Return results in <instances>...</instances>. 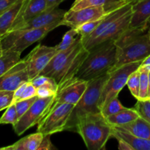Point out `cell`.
<instances>
[{"label": "cell", "instance_id": "cell-1", "mask_svg": "<svg viewBox=\"0 0 150 150\" xmlns=\"http://www.w3.org/2000/svg\"><path fill=\"white\" fill-rule=\"evenodd\" d=\"M88 53L79 35L71 46L55 54L40 75L54 78L59 86L76 76Z\"/></svg>", "mask_w": 150, "mask_h": 150}, {"label": "cell", "instance_id": "cell-2", "mask_svg": "<svg viewBox=\"0 0 150 150\" xmlns=\"http://www.w3.org/2000/svg\"><path fill=\"white\" fill-rule=\"evenodd\" d=\"M114 42L117 61L112 70L129 63L143 61L150 54L149 29L128 28Z\"/></svg>", "mask_w": 150, "mask_h": 150}, {"label": "cell", "instance_id": "cell-3", "mask_svg": "<svg viewBox=\"0 0 150 150\" xmlns=\"http://www.w3.org/2000/svg\"><path fill=\"white\" fill-rule=\"evenodd\" d=\"M116 61L117 48L114 40L103 42L89 50L76 77L87 81L96 79L109 73L114 67Z\"/></svg>", "mask_w": 150, "mask_h": 150}, {"label": "cell", "instance_id": "cell-4", "mask_svg": "<svg viewBox=\"0 0 150 150\" xmlns=\"http://www.w3.org/2000/svg\"><path fill=\"white\" fill-rule=\"evenodd\" d=\"M76 133L80 135L88 149L100 150L111 136L112 125L101 112L89 114L78 122Z\"/></svg>", "mask_w": 150, "mask_h": 150}, {"label": "cell", "instance_id": "cell-5", "mask_svg": "<svg viewBox=\"0 0 150 150\" xmlns=\"http://www.w3.org/2000/svg\"><path fill=\"white\" fill-rule=\"evenodd\" d=\"M109 73L89 81L88 86L79 102L74 105L69 117L65 130L76 132V125L81 118L89 114L100 112L99 101Z\"/></svg>", "mask_w": 150, "mask_h": 150}, {"label": "cell", "instance_id": "cell-6", "mask_svg": "<svg viewBox=\"0 0 150 150\" xmlns=\"http://www.w3.org/2000/svg\"><path fill=\"white\" fill-rule=\"evenodd\" d=\"M61 26V21L39 29H15L1 38L4 51H13L21 54L26 48L43 39L48 32Z\"/></svg>", "mask_w": 150, "mask_h": 150}, {"label": "cell", "instance_id": "cell-7", "mask_svg": "<svg viewBox=\"0 0 150 150\" xmlns=\"http://www.w3.org/2000/svg\"><path fill=\"white\" fill-rule=\"evenodd\" d=\"M143 61L129 63L114 69L109 72V77L104 85L99 101V108L103 107L113 98L118 97L122 89L127 85L130 75L140 67Z\"/></svg>", "mask_w": 150, "mask_h": 150}, {"label": "cell", "instance_id": "cell-8", "mask_svg": "<svg viewBox=\"0 0 150 150\" xmlns=\"http://www.w3.org/2000/svg\"><path fill=\"white\" fill-rule=\"evenodd\" d=\"M73 104L62 103L53 106L38 124V132L42 134L53 135L65 130Z\"/></svg>", "mask_w": 150, "mask_h": 150}, {"label": "cell", "instance_id": "cell-9", "mask_svg": "<svg viewBox=\"0 0 150 150\" xmlns=\"http://www.w3.org/2000/svg\"><path fill=\"white\" fill-rule=\"evenodd\" d=\"M54 98L55 96L37 98L29 110L18 119L14 125H13L15 133L18 136H21L29 128L38 125L50 109Z\"/></svg>", "mask_w": 150, "mask_h": 150}, {"label": "cell", "instance_id": "cell-10", "mask_svg": "<svg viewBox=\"0 0 150 150\" xmlns=\"http://www.w3.org/2000/svg\"><path fill=\"white\" fill-rule=\"evenodd\" d=\"M87 81L73 77L67 81L59 86L58 91L55 95L51 107L62 103H70L76 105L88 86Z\"/></svg>", "mask_w": 150, "mask_h": 150}, {"label": "cell", "instance_id": "cell-11", "mask_svg": "<svg viewBox=\"0 0 150 150\" xmlns=\"http://www.w3.org/2000/svg\"><path fill=\"white\" fill-rule=\"evenodd\" d=\"M108 13L109 12L106 10L105 6H92L79 10L70 9L69 11L66 12L62 19L61 26L64 25L70 28L77 29L83 23L102 18Z\"/></svg>", "mask_w": 150, "mask_h": 150}, {"label": "cell", "instance_id": "cell-12", "mask_svg": "<svg viewBox=\"0 0 150 150\" xmlns=\"http://www.w3.org/2000/svg\"><path fill=\"white\" fill-rule=\"evenodd\" d=\"M58 52L56 46L38 45L23 59L26 64L29 81L40 74L43 69Z\"/></svg>", "mask_w": 150, "mask_h": 150}, {"label": "cell", "instance_id": "cell-13", "mask_svg": "<svg viewBox=\"0 0 150 150\" xmlns=\"http://www.w3.org/2000/svg\"><path fill=\"white\" fill-rule=\"evenodd\" d=\"M29 81L26 64L21 59L7 73L0 76V90L15 92L25 82Z\"/></svg>", "mask_w": 150, "mask_h": 150}, {"label": "cell", "instance_id": "cell-14", "mask_svg": "<svg viewBox=\"0 0 150 150\" xmlns=\"http://www.w3.org/2000/svg\"><path fill=\"white\" fill-rule=\"evenodd\" d=\"M131 15L132 9L122 16L114 21L96 40L92 42L88 51L103 42L109 40H115L116 39H117L125 31L129 28Z\"/></svg>", "mask_w": 150, "mask_h": 150}, {"label": "cell", "instance_id": "cell-15", "mask_svg": "<svg viewBox=\"0 0 150 150\" xmlns=\"http://www.w3.org/2000/svg\"><path fill=\"white\" fill-rule=\"evenodd\" d=\"M150 26V0H137L132 5L129 28L149 29Z\"/></svg>", "mask_w": 150, "mask_h": 150}, {"label": "cell", "instance_id": "cell-16", "mask_svg": "<svg viewBox=\"0 0 150 150\" xmlns=\"http://www.w3.org/2000/svg\"><path fill=\"white\" fill-rule=\"evenodd\" d=\"M66 12L59 8L53 9L43 11L37 16L34 17L31 20L23 23L16 29H39L44 27L48 25L51 24L54 22L62 21ZM15 30V29H14Z\"/></svg>", "mask_w": 150, "mask_h": 150}, {"label": "cell", "instance_id": "cell-17", "mask_svg": "<svg viewBox=\"0 0 150 150\" xmlns=\"http://www.w3.org/2000/svg\"><path fill=\"white\" fill-rule=\"evenodd\" d=\"M46 10L47 3L45 0H24L23 6L10 31L14 30Z\"/></svg>", "mask_w": 150, "mask_h": 150}, {"label": "cell", "instance_id": "cell-18", "mask_svg": "<svg viewBox=\"0 0 150 150\" xmlns=\"http://www.w3.org/2000/svg\"><path fill=\"white\" fill-rule=\"evenodd\" d=\"M111 136L125 141L133 150H150V140L138 137L119 126H112Z\"/></svg>", "mask_w": 150, "mask_h": 150}, {"label": "cell", "instance_id": "cell-19", "mask_svg": "<svg viewBox=\"0 0 150 150\" xmlns=\"http://www.w3.org/2000/svg\"><path fill=\"white\" fill-rule=\"evenodd\" d=\"M23 2L24 0H19L0 15V36L1 38L11 30Z\"/></svg>", "mask_w": 150, "mask_h": 150}, {"label": "cell", "instance_id": "cell-20", "mask_svg": "<svg viewBox=\"0 0 150 150\" xmlns=\"http://www.w3.org/2000/svg\"><path fill=\"white\" fill-rule=\"evenodd\" d=\"M44 135L40 132L29 135L23 139H20L13 144L5 147L0 148V149L7 150H38L43 139Z\"/></svg>", "mask_w": 150, "mask_h": 150}, {"label": "cell", "instance_id": "cell-21", "mask_svg": "<svg viewBox=\"0 0 150 150\" xmlns=\"http://www.w3.org/2000/svg\"><path fill=\"white\" fill-rule=\"evenodd\" d=\"M119 127L138 137L150 140V123L142 117H139L135 121Z\"/></svg>", "mask_w": 150, "mask_h": 150}, {"label": "cell", "instance_id": "cell-22", "mask_svg": "<svg viewBox=\"0 0 150 150\" xmlns=\"http://www.w3.org/2000/svg\"><path fill=\"white\" fill-rule=\"evenodd\" d=\"M139 117L140 115L135 108H126L117 114L109 116L106 120L111 125L122 126L135 121Z\"/></svg>", "mask_w": 150, "mask_h": 150}, {"label": "cell", "instance_id": "cell-23", "mask_svg": "<svg viewBox=\"0 0 150 150\" xmlns=\"http://www.w3.org/2000/svg\"><path fill=\"white\" fill-rule=\"evenodd\" d=\"M21 60V53L13 51H4L0 57V76L7 73Z\"/></svg>", "mask_w": 150, "mask_h": 150}, {"label": "cell", "instance_id": "cell-24", "mask_svg": "<svg viewBox=\"0 0 150 150\" xmlns=\"http://www.w3.org/2000/svg\"><path fill=\"white\" fill-rule=\"evenodd\" d=\"M35 96H37V89L29 81L23 83L15 91L14 96H13V103Z\"/></svg>", "mask_w": 150, "mask_h": 150}, {"label": "cell", "instance_id": "cell-25", "mask_svg": "<svg viewBox=\"0 0 150 150\" xmlns=\"http://www.w3.org/2000/svg\"><path fill=\"white\" fill-rule=\"evenodd\" d=\"M79 36V32H78L77 29H74V28H70L69 31H67L64 35L63 36L62 40L61 42L56 45L57 51H62V50H65L68 48L69 47L71 46L75 41L76 40Z\"/></svg>", "mask_w": 150, "mask_h": 150}, {"label": "cell", "instance_id": "cell-26", "mask_svg": "<svg viewBox=\"0 0 150 150\" xmlns=\"http://www.w3.org/2000/svg\"><path fill=\"white\" fill-rule=\"evenodd\" d=\"M125 108H126L124 105H122V104L119 100L118 97H116V98L111 100L109 102L107 103L103 107L102 109L100 110V112L102 113V114L105 118H107L109 116L117 114V113H118L120 111H122Z\"/></svg>", "mask_w": 150, "mask_h": 150}, {"label": "cell", "instance_id": "cell-27", "mask_svg": "<svg viewBox=\"0 0 150 150\" xmlns=\"http://www.w3.org/2000/svg\"><path fill=\"white\" fill-rule=\"evenodd\" d=\"M126 86L130 89L132 95L138 100L139 99V90H140V70L139 69H138L130 75Z\"/></svg>", "mask_w": 150, "mask_h": 150}, {"label": "cell", "instance_id": "cell-28", "mask_svg": "<svg viewBox=\"0 0 150 150\" xmlns=\"http://www.w3.org/2000/svg\"><path fill=\"white\" fill-rule=\"evenodd\" d=\"M140 70V90L139 99L142 100H149L148 87H149V71L144 68L139 67Z\"/></svg>", "mask_w": 150, "mask_h": 150}, {"label": "cell", "instance_id": "cell-29", "mask_svg": "<svg viewBox=\"0 0 150 150\" xmlns=\"http://www.w3.org/2000/svg\"><path fill=\"white\" fill-rule=\"evenodd\" d=\"M18 120L17 111H16L15 103H12L10 106L7 107L2 116L0 118V125L10 124L14 125Z\"/></svg>", "mask_w": 150, "mask_h": 150}, {"label": "cell", "instance_id": "cell-30", "mask_svg": "<svg viewBox=\"0 0 150 150\" xmlns=\"http://www.w3.org/2000/svg\"><path fill=\"white\" fill-rule=\"evenodd\" d=\"M134 108L138 111L141 117L150 123V99L144 100H138Z\"/></svg>", "mask_w": 150, "mask_h": 150}, {"label": "cell", "instance_id": "cell-31", "mask_svg": "<svg viewBox=\"0 0 150 150\" xmlns=\"http://www.w3.org/2000/svg\"><path fill=\"white\" fill-rule=\"evenodd\" d=\"M102 18H100L98 19V20L92 21L85 23H83V25H81V26H79V28H77V30L78 32H79V35H80L82 38H83L90 35V34L92 33V32H93L94 31L97 29V27L99 26L101 21H102Z\"/></svg>", "mask_w": 150, "mask_h": 150}, {"label": "cell", "instance_id": "cell-32", "mask_svg": "<svg viewBox=\"0 0 150 150\" xmlns=\"http://www.w3.org/2000/svg\"><path fill=\"white\" fill-rule=\"evenodd\" d=\"M38 98V96H35L33 97V98H29V99L22 100L18 101V102L15 103L18 119L20 118L21 116H23V114L29 110V108L32 106V104L35 103V101Z\"/></svg>", "mask_w": 150, "mask_h": 150}, {"label": "cell", "instance_id": "cell-33", "mask_svg": "<svg viewBox=\"0 0 150 150\" xmlns=\"http://www.w3.org/2000/svg\"><path fill=\"white\" fill-rule=\"evenodd\" d=\"M13 96L14 92L0 90V111L13 103Z\"/></svg>", "mask_w": 150, "mask_h": 150}, {"label": "cell", "instance_id": "cell-34", "mask_svg": "<svg viewBox=\"0 0 150 150\" xmlns=\"http://www.w3.org/2000/svg\"><path fill=\"white\" fill-rule=\"evenodd\" d=\"M57 91L54 90L52 87L48 85L40 86L37 89V96L40 98H49V97L55 96Z\"/></svg>", "mask_w": 150, "mask_h": 150}, {"label": "cell", "instance_id": "cell-35", "mask_svg": "<svg viewBox=\"0 0 150 150\" xmlns=\"http://www.w3.org/2000/svg\"><path fill=\"white\" fill-rule=\"evenodd\" d=\"M51 135H45L43 136V139H42V142L40 144V146L38 150H51L52 149L53 145L51 144Z\"/></svg>", "mask_w": 150, "mask_h": 150}, {"label": "cell", "instance_id": "cell-36", "mask_svg": "<svg viewBox=\"0 0 150 150\" xmlns=\"http://www.w3.org/2000/svg\"><path fill=\"white\" fill-rule=\"evenodd\" d=\"M18 1L19 0H0V15Z\"/></svg>", "mask_w": 150, "mask_h": 150}, {"label": "cell", "instance_id": "cell-37", "mask_svg": "<svg viewBox=\"0 0 150 150\" xmlns=\"http://www.w3.org/2000/svg\"><path fill=\"white\" fill-rule=\"evenodd\" d=\"M47 3V9L53 10L55 9L64 0H45Z\"/></svg>", "mask_w": 150, "mask_h": 150}, {"label": "cell", "instance_id": "cell-38", "mask_svg": "<svg viewBox=\"0 0 150 150\" xmlns=\"http://www.w3.org/2000/svg\"><path fill=\"white\" fill-rule=\"evenodd\" d=\"M119 142V149L120 150H133L132 146L127 142L122 139H117Z\"/></svg>", "mask_w": 150, "mask_h": 150}, {"label": "cell", "instance_id": "cell-39", "mask_svg": "<svg viewBox=\"0 0 150 150\" xmlns=\"http://www.w3.org/2000/svg\"><path fill=\"white\" fill-rule=\"evenodd\" d=\"M140 67L142 68H144L146 70H147L148 71H150V54L146 57L145 59L143 60V62H142Z\"/></svg>", "mask_w": 150, "mask_h": 150}, {"label": "cell", "instance_id": "cell-40", "mask_svg": "<svg viewBox=\"0 0 150 150\" xmlns=\"http://www.w3.org/2000/svg\"><path fill=\"white\" fill-rule=\"evenodd\" d=\"M148 97L150 99V71H149V87H148Z\"/></svg>", "mask_w": 150, "mask_h": 150}, {"label": "cell", "instance_id": "cell-41", "mask_svg": "<svg viewBox=\"0 0 150 150\" xmlns=\"http://www.w3.org/2000/svg\"><path fill=\"white\" fill-rule=\"evenodd\" d=\"M4 53V49H3L2 45H1V38H0V57Z\"/></svg>", "mask_w": 150, "mask_h": 150}, {"label": "cell", "instance_id": "cell-42", "mask_svg": "<svg viewBox=\"0 0 150 150\" xmlns=\"http://www.w3.org/2000/svg\"><path fill=\"white\" fill-rule=\"evenodd\" d=\"M81 1V0H76V1H74V3H73V4H77L78 2H79V1Z\"/></svg>", "mask_w": 150, "mask_h": 150}, {"label": "cell", "instance_id": "cell-43", "mask_svg": "<svg viewBox=\"0 0 150 150\" xmlns=\"http://www.w3.org/2000/svg\"><path fill=\"white\" fill-rule=\"evenodd\" d=\"M149 34H150V28L149 29Z\"/></svg>", "mask_w": 150, "mask_h": 150}, {"label": "cell", "instance_id": "cell-44", "mask_svg": "<svg viewBox=\"0 0 150 150\" xmlns=\"http://www.w3.org/2000/svg\"><path fill=\"white\" fill-rule=\"evenodd\" d=\"M0 38H1V36H0Z\"/></svg>", "mask_w": 150, "mask_h": 150}]
</instances>
